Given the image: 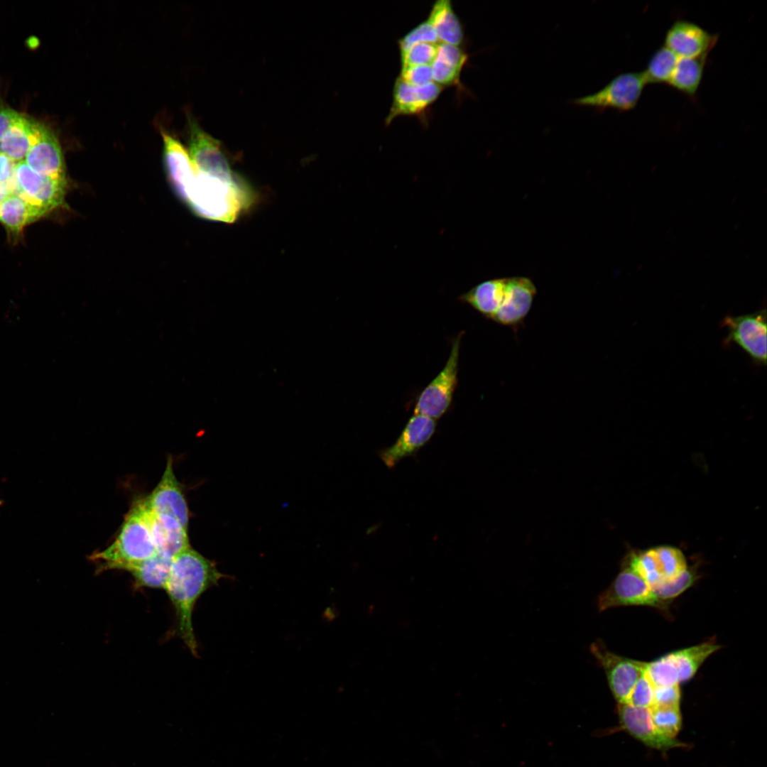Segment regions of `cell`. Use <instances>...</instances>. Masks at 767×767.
I'll return each instance as SVG.
<instances>
[{
    "label": "cell",
    "mask_w": 767,
    "mask_h": 767,
    "mask_svg": "<svg viewBox=\"0 0 767 767\" xmlns=\"http://www.w3.org/2000/svg\"><path fill=\"white\" fill-rule=\"evenodd\" d=\"M172 558L156 553L152 557L127 567L135 588L163 589L168 579Z\"/></svg>",
    "instance_id": "44dd1931"
},
{
    "label": "cell",
    "mask_w": 767,
    "mask_h": 767,
    "mask_svg": "<svg viewBox=\"0 0 767 767\" xmlns=\"http://www.w3.org/2000/svg\"><path fill=\"white\" fill-rule=\"evenodd\" d=\"M0 152H1V146H0Z\"/></svg>",
    "instance_id": "60d3db41"
},
{
    "label": "cell",
    "mask_w": 767,
    "mask_h": 767,
    "mask_svg": "<svg viewBox=\"0 0 767 767\" xmlns=\"http://www.w3.org/2000/svg\"><path fill=\"white\" fill-rule=\"evenodd\" d=\"M589 650L604 670L614 698L618 703H625L647 663L617 655L608 650L601 640L593 642Z\"/></svg>",
    "instance_id": "ba28073f"
},
{
    "label": "cell",
    "mask_w": 767,
    "mask_h": 767,
    "mask_svg": "<svg viewBox=\"0 0 767 767\" xmlns=\"http://www.w3.org/2000/svg\"><path fill=\"white\" fill-rule=\"evenodd\" d=\"M16 163L11 160L7 156L0 152V183L7 184L14 178L15 165Z\"/></svg>",
    "instance_id": "74e56055"
},
{
    "label": "cell",
    "mask_w": 767,
    "mask_h": 767,
    "mask_svg": "<svg viewBox=\"0 0 767 767\" xmlns=\"http://www.w3.org/2000/svg\"><path fill=\"white\" fill-rule=\"evenodd\" d=\"M428 21L434 27L439 40L459 46L464 40L461 22L449 0L437 1Z\"/></svg>",
    "instance_id": "7402d4cb"
},
{
    "label": "cell",
    "mask_w": 767,
    "mask_h": 767,
    "mask_svg": "<svg viewBox=\"0 0 767 767\" xmlns=\"http://www.w3.org/2000/svg\"><path fill=\"white\" fill-rule=\"evenodd\" d=\"M461 337L460 333L453 339L445 366L418 397L414 414L436 420L450 408L457 385Z\"/></svg>",
    "instance_id": "8992f818"
},
{
    "label": "cell",
    "mask_w": 767,
    "mask_h": 767,
    "mask_svg": "<svg viewBox=\"0 0 767 767\" xmlns=\"http://www.w3.org/2000/svg\"><path fill=\"white\" fill-rule=\"evenodd\" d=\"M254 199L239 178L225 180L197 170L183 200L201 217L232 223L249 209Z\"/></svg>",
    "instance_id": "7a4b0ae2"
},
{
    "label": "cell",
    "mask_w": 767,
    "mask_h": 767,
    "mask_svg": "<svg viewBox=\"0 0 767 767\" xmlns=\"http://www.w3.org/2000/svg\"><path fill=\"white\" fill-rule=\"evenodd\" d=\"M708 55L679 58L668 85L690 97L700 87Z\"/></svg>",
    "instance_id": "603a6c76"
},
{
    "label": "cell",
    "mask_w": 767,
    "mask_h": 767,
    "mask_svg": "<svg viewBox=\"0 0 767 767\" xmlns=\"http://www.w3.org/2000/svg\"><path fill=\"white\" fill-rule=\"evenodd\" d=\"M506 286V278L486 280L462 294L459 300L491 320L502 304Z\"/></svg>",
    "instance_id": "ffe728a7"
},
{
    "label": "cell",
    "mask_w": 767,
    "mask_h": 767,
    "mask_svg": "<svg viewBox=\"0 0 767 767\" xmlns=\"http://www.w3.org/2000/svg\"><path fill=\"white\" fill-rule=\"evenodd\" d=\"M425 109L418 95L416 87L398 77L394 84L392 105L386 119V124L389 125L398 116L420 114Z\"/></svg>",
    "instance_id": "484cf974"
},
{
    "label": "cell",
    "mask_w": 767,
    "mask_h": 767,
    "mask_svg": "<svg viewBox=\"0 0 767 767\" xmlns=\"http://www.w3.org/2000/svg\"><path fill=\"white\" fill-rule=\"evenodd\" d=\"M45 126L35 119L21 114L1 139V152L15 163L22 161Z\"/></svg>",
    "instance_id": "d6986e66"
},
{
    "label": "cell",
    "mask_w": 767,
    "mask_h": 767,
    "mask_svg": "<svg viewBox=\"0 0 767 767\" xmlns=\"http://www.w3.org/2000/svg\"><path fill=\"white\" fill-rule=\"evenodd\" d=\"M698 579L697 571L691 568H687L680 575L660 582L652 588L656 595L660 599L670 602L675 597L690 588Z\"/></svg>",
    "instance_id": "f546056e"
},
{
    "label": "cell",
    "mask_w": 767,
    "mask_h": 767,
    "mask_svg": "<svg viewBox=\"0 0 767 767\" xmlns=\"http://www.w3.org/2000/svg\"><path fill=\"white\" fill-rule=\"evenodd\" d=\"M718 34H712L698 24L677 20L667 31L664 46L678 58H692L708 55L715 46Z\"/></svg>",
    "instance_id": "7c38bea8"
},
{
    "label": "cell",
    "mask_w": 767,
    "mask_h": 767,
    "mask_svg": "<svg viewBox=\"0 0 767 767\" xmlns=\"http://www.w3.org/2000/svg\"><path fill=\"white\" fill-rule=\"evenodd\" d=\"M438 43H422L401 53V67L432 65L437 53Z\"/></svg>",
    "instance_id": "1f68e13d"
},
{
    "label": "cell",
    "mask_w": 767,
    "mask_h": 767,
    "mask_svg": "<svg viewBox=\"0 0 767 767\" xmlns=\"http://www.w3.org/2000/svg\"><path fill=\"white\" fill-rule=\"evenodd\" d=\"M646 85L643 71L624 72L614 77L599 91L576 98L572 103L599 111L607 109L630 111L636 107Z\"/></svg>",
    "instance_id": "52a82bcc"
},
{
    "label": "cell",
    "mask_w": 767,
    "mask_h": 767,
    "mask_svg": "<svg viewBox=\"0 0 767 767\" xmlns=\"http://www.w3.org/2000/svg\"><path fill=\"white\" fill-rule=\"evenodd\" d=\"M670 603L659 599L641 577L624 565L611 584L597 598L599 611L622 606H648L667 612Z\"/></svg>",
    "instance_id": "5b68a950"
},
{
    "label": "cell",
    "mask_w": 767,
    "mask_h": 767,
    "mask_svg": "<svg viewBox=\"0 0 767 767\" xmlns=\"http://www.w3.org/2000/svg\"><path fill=\"white\" fill-rule=\"evenodd\" d=\"M226 577L216 563L191 547L175 555L171 562L165 590L173 606L176 633L193 656L197 644L192 624V614L199 598L208 589Z\"/></svg>",
    "instance_id": "6da1fadb"
},
{
    "label": "cell",
    "mask_w": 767,
    "mask_h": 767,
    "mask_svg": "<svg viewBox=\"0 0 767 767\" xmlns=\"http://www.w3.org/2000/svg\"><path fill=\"white\" fill-rule=\"evenodd\" d=\"M537 288L531 279L524 276L506 277L504 300L492 321L517 328L530 312Z\"/></svg>",
    "instance_id": "4fadbf2b"
},
{
    "label": "cell",
    "mask_w": 767,
    "mask_h": 767,
    "mask_svg": "<svg viewBox=\"0 0 767 767\" xmlns=\"http://www.w3.org/2000/svg\"><path fill=\"white\" fill-rule=\"evenodd\" d=\"M407 83L419 87L433 82L431 65L401 67L400 77Z\"/></svg>",
    "instance_id": "d590c367"
},
{
    "label": "cell",
    "mask_w": 767,
    "mask_h": 767,
    "mask_svg": "<svg viewBox=\"0 0 767 767\" xmlns=\"http://www.w3.org/2000/svg\"><path fill=\"white\" fill-rule=\"evenodd\" d=\"M720 647L714 642L707 641L670 653L678 673L680 683L690 680L705 660Z\"/></svg>",
    "instance_id": "d4e9b609"
},
{
    "label": "cell",
    "mask_w": 767,
    "mask_h": 767,
    "mask_svg": "<svg viewBox=\"0 0 767 767\" xmlns=\"http://www.w3.org/2000/svg\"><path fill=\"white\" fill-rule=\"evenodd\" d=\"M163 144V161L171 185L178 195L184 200L189 185L197 170L188 151L173 136L161 129Z\"/></svg>",
    "instance_id": "e0dca14e"
},
{
    "label": "cell",
    "mask_w": 767,
    "mask_h": 767,
    "mask_svg": "<svg viewBox=\"0 0 767 767\" xmlns=\"http://www.w3.org/2000/svg\"><path fill=\"white\" fill-rule=\"evenodd\" d=\"M16 194L37 209L43 216L62 206L67 189L66 178L40 175L24 161L18 162L14 170Z\"/></svg>",
    "instance_id": "277c9868"
},
{
    "label": "cell",
    "mask_w": 767,
    "mask_h": 767,
    "mask_svg": "<svg viewBox=\"0 0 767 767\" xmlns=\"http://www.w3.org/2000/svg\"><path fill=\"white\" fill-rule=\"evenodd\" d=\"M646 673L655 687L679 685V675L670 653L646 663Z\"/></svg>",
    "instance_id": "f1b7e54d"
},
{
    "label": "cell",
    "mask_w": 767,
    "mask_h": 767,
    "mask_svg": "<svg viewBox=\"0 0 767 767\" xmlns=\"http://www.w3.org/2000/svg\"><path fill=\"white\" fill-rule=\"evenodd\" d=\"M433 71V80L435 83L442 85H455L459 84L462 70L450 62L436 57L431 65Z\"/></svg>",
    "instance_id": "e575fe53"
},
{
    "label": "cell",
    "mask_w": 767,
    "mask_h": 767,
    "mask_svg": "<svg viewBox=\"0 0 767 767\" xmlns=\"http://www.w3.org/2000/svg\"><path fill=\"white\" fill-rule=\"evenodd\" d=\"M422 43H439L436 31L428 20L418 24L398 41L400 53Z\"/></svg>",
    "instance_id": "d6a6232c"
},
{
    "label": "cell",
    "mask_w": 767,
    "mask_h": 767,
    "mask_svg": "<svg viewBox=\"0 0 767 767\" xmlns=\"http://www.w3.org/2000/svg\"><path fill=\"white\" fill-rule=\"evenodd\" d=\"M2 504H3V501H2V500H1V499H0V506H1V505Z\"/></svg>",
    "instance_id": "ab89813d"
},
{
    "label": "cell",
    "mask_w": 767,
    "mask_h": 767,
    "mask_svg": "<svg viewBox=\"0 0 767 767\" xmlns=\"http://www.w3.org/2000/svg\"><path fill=\"white\" fill-rule=\"evenodd\" d=\"M722 326L728 332L726 344H736L758 365L766 364V311L726 316Z\"/></svg>",
    "instance_id": "30bf717a"
},
{
    "label": "cell",
    "mask_w": 767,
    "mask_h": 767,
    "mask_svg": "<svg viewBox=\"0 0 767 767\" xmlns=\"http://www.w3.org/2000/svg\"><path fill=\"white\" fill-rule=\"evenodd\" d=\"M36 173L53 178H66L60 142L46 126L29 149L24 161Z\"/></svg>",
    "instance_id": "ac0fdd59"
},
{
    "label": "cell",
    "mask_w": 767,
    "mask_h": 767,
    "mask_svg": "<svg viewBox=\"0 0 767 767\" xmlns=\"http://www.w3.org/2000/svg\"><path fill=\"white\" fill-rule=\"evenodd\" d=\"M187 119L188 153L196 170L222 180L239 178L232 171L220 142L205 132L194 118Z\"/></svg>",
    "instance_id": "9c48e42d"
},
{
    "label": "cell",
    "mask_w": 767,
    "mask_h": 767,
    "mask_svg": "<svg viewBox=\"0 0 767 767\" xmlns=\"http://www.w3.org/2000/svg\"><path fill=\"white\" fill-rule=\"evenodd\" d=\"M680 698L679 685L655 687L652 707H680Z\"/></svg>",
    "instance_id": "8d00e7d4"
},
{
    "label": "cell",
    "mask_w": 767,
    "mask_h": 767,
    "mask_svg": "<svg viewBox=\"0 0 767 767\" xmlns=\"http://www.w3.org/2000/svg\"><path fill=\"white\" fill-rule=\"evenodd\" d=\"M654 690L655 687L645 670L633 686L625 703L637 707L651 708L653 702Z\"/></svg>",
    "instance_id": "836d02e7"
},
{
    "label": "cell",
    "mask_w": 767,
    "mask_h": 767,
    "mask_svg": "<svg viewBox=\"0 0 767 767\" xmlns=\"http://www.w3.org/2000/svg\"><path fill=\"white\" fill-rule=\"evenodd\" d=\"M617 712L621 727L645 745L660 751L685 747L686 744L661 734L653 724L650 708L637 707L618 703Z\"/></svg>",
    "instance_id": "5bb4252c"
},
{
    "label": "cell",
    "mask_w": 767,
    "mask_h": 767,
    "mask_svg": "<svg viewBox=\"0 0 767 767\" xmlns=\"http://www.w3.org/2000/svg\"><path fill=\"white\" fill-rule=\"evenodd\" d=\"M42 214L16 194H11L0 202V222L11 232L18 234L28 224Z\"/></svg>",
    "instance_id": "cb8c5ba5"
},
{
    "label": "cell",
    "mask_w": 767,
    "mask_h": 767,
    "mask_svg": "<svg viewBox=\"0 0 767 767\" xmlns=\"http://www.w3.org/2000/svg\"><path fill=\"white\" fill-rule=\"evenodd\" d=\"M650 712L656 729L666 736L675 738L682 727L680 707H651Z\"/></svg>",
    "instance_id": "4dcf8cb0"
},
{
    "label": "cell",
    "mask_w": 767,
    "mask_h": 767,
    "mask_svg": "<svg viewBox=\"0 0 767 767\" xmlns=\"http://www.w3.org/2000/svg\"><path fill=\"white\" fill-rule=\"evenodd\" d=\"M20 114V113L11 108H0V141Z\"/></svg>",
    "instance_id": "f35d334b"
},
{
    "label": "cell",
    "mask_w": 767,
    "mask_h": 767,
    "mask_svg": "<svg viewBox=\"0 0 767 767\" xmlns=\"http://www.w3.org/2000/svg\"><path fill=\"white\" fill-rule=\"evenodd\" d=\"M678 58L665 46L656 50L643 70L647 84L666 83L670 80Z\"/></svg>",
    "instance_id": "4316f807"
},
{
    "label": "cell",
    "mask_w": 767,
    "mask_h": 767,
    "mask_svg": "<svg viewBox=\"0 0 767 767\" xmlns=\"http://www.w3.org/2000/svg\"><path fill=\"white\" fill-rule=\"evenodd\" d=\"M156 546L141 499L132 505L114 541L91 555L98 573L109 570H125L156 553Z\"/></svg>",
    "instance_id": "3957f363"
},
{
    "label": "cell",
    "mask_w": 767,
    "mask_h": 767,
    "mask_svg": "<svg viewBox=\"0 0 767 767\" xmlns=\"http://www.w3.org/2000/svg\"><path fill=\"white\" fill-rule=\"evenodd\" d=\"M436 425L434 419L414 414L407 422L396 441L379 452L385 465L392 468L402 459L415 453L433 437Z\"/></svg>",
    "instance_id": "9a60e30c"
},
{
    "label": "cell",
    "mask_w": 767,
    "mask_h": 767,
    "mask_svg": "<svg viewBox=\"0 0 767 767\" xmlns=\"http://www.w3.org/2000/svg\"><path fill=\"white\" fill-rule=\"evenodd\" d=\"M143 500L152 512L171 516L187 529L189 509L181 484L175 475L171 457L167 461L158 484Z\"/></svg>",
    "instance_id": "8fae6325"
},
{
    "label": "cell",
    "mask_w": 767,
    "mask_h": 767,
    "mask_svg": "<svg viewBox=\"0 0 767 767\" xmlns=\"http://www.w3.org/2000/svg\"><path fill=\"white\" fill-rule=\"evenodd\" d=\"M141 500L158 553L173 559L190 547L187 529L171 516L152 512Z\"/></svg>",
    "instance_id": "2e32d148"
},
{
    "label": "cell",
    "mask_w": 767,
    "mask_h": 767,
    "mask_svg": "<svg viewBox=\"0 0 767 767\" xmlns=\"http://www.w3.org/2000/svg\"><path fill=\"white\" fill-rule=\"evenodd\" d=\"M653 549L663 580L674 578L687 570L686 559L678 548L663 545Z\"/></svg>",
    "instance_id": "83f0119b"
}]
</instances>
